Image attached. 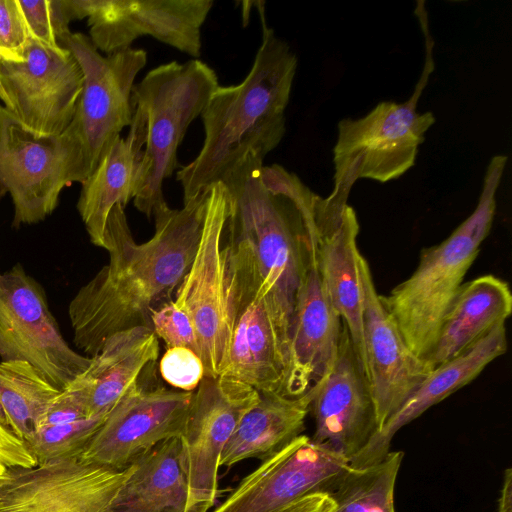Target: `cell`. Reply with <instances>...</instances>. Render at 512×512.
Listing matches in <instances>:
<instances>
[{
    "instance_id": "1",
    "label": "cell",
    "mask_w": 512,
    "mask_h": 512,
    "mask_svg": "<svg viewBox=\"0 0 512 512\" xmlns=\"http://www.w3.org/2000/svg\"><path fill=\"white\" fill-rule=\"evenodd\" d=\"M208 197L209 187L181 209L168 207L155 215V232L142 244L134 241L125 208L112 209L104 237L109 263L69 303L77 348L92 358L120 331L152 329V311L171 300L193 261Z\"/></svg>"
},
{
    "instance_id": "2",
    "label": "cell",
    "mask_w": 512,
    "mask_h": 512,
    "mask_svg": "<svg viewBox=\"0 0 512 512\" xmlns=\"http://www.w3.org/2000/svg\"><path fill=\"white\" fill-rule=\"evenodd\" d=\"M262 18V42L237 85L218 86L201 113L204 141L196 158L176 174L183 202L222 180L247 158L264 161L286 132V108L297 56Z\"/></svg>"
},
{
    "instance_id": "3",
    "label": "cell",
    "mask_w": 512,
    "mask_h": 512,
    "mask_svg": "<svg viewBox=\"0 0 512 512\" xmlns=\"http://www.w3.org/2000/svg\"><path fill=\"white\" fill-rule=\"evenodd\" d=\"M218 86L214 69L198 59L160 64L134 84L126 138L135 155L134 206L148 219L169 207L164 181L179 166L177 150L188 127Z\"/></svg>"
},
{
    "instance_id": "4",
    "label": "cell",
    "mask_w": 512,
    "mask_h": 512,
    "mask_svg": "<svg viewBox=\"0 0 512 512\" xmlns=\"http://www.w3.org/2000/svg\"><path fill=\"white\" fill-rule=\"evenodd\" d=\"M507 159L502 154L491 158L474 211L444 241L421 251L410 277L381 295L408 347L423 360L491 230Z\"/></svg>"
},
{
    "instance_id": "5",
    "label": "cell",
    "mask_w": 512,
    "mask_h": 512,
    "mask_svg": "<svg viewBox=\"0 0 512 512\" xmlns=\"http://www.w3.org/2000/svg\"><path fill=\"white\" fill-rule=\"evenodd\" d=\"M423 2L415 10L425 40L423 70L410 98L404 102L383 101L357 119L337 124L333 148V189L328 197L348 203L360 179L381 183L399 178L415 165L425 134L435 123L432 112H419L418 102L434 70V41L428 28Z\"/></svg>"
},
{
    "instance_id": "6",
    "label": "cell",
    "mask_w": 512,
    "mask_h": 512,
    "mask_svg": "<svg viewBox=\"0 0 512 512\" xmlns=\"http://www.w3.org/2000/svg\"><path fill=\"white\" fill-rule=\"evenodd\" d=\"M227 233L232 245V337L221 376L259 393L284 395L292 318L274 296L250 245L228 228Z\"/></svg>"
},
{
    "instance_id": "7",
    "label": "cell",
    "mask_w": 512,
    "mask_h": 512,
    "mask_svg": "<svg viewBox=\"0 0 512 512\" xmlns=\"http://www.w3.org/2000/svg\"><path fill=\"white\" fill-rule=\"evenodd\" d=\"M229 214L227 188L212 184L195 256L173 300L193 324L204 377L210 378L223 373L232 337Z\"/></svg>"
},
{
    "instance_id": "8",
    "label": "cell",
    "mask_w": 512,
    "mask_h": 512,
    "mask_svg": "<svg viewBox=\"0 0 512 512\" xmlns=\"http://www.w3.org/2000/svg\"><path fill=\"white\" fill-rule=\"evenodd\" d=\"M86 178L81 146L68 129L37 137L0 105V196H11L14 228L46 219L61 191Z\"/></svg>"
},
{
    "instance_id": "9",
    "label": "cell",
    "mask_w": 512,
    "mask_h": 512,
    "mask_svg": "<svg viewBox=\"0 0 512 512\" xmlns=\"http://www.w3.org/2000/svg\"><path fill=\"white\" fill-rule=\"evenodd\" d=\"M211 0H55L60 23L87 18L90 40L106 55L131 48L149 35L197 59L201 28L212 9Z\"/></svg>"
},
{
    "instance_id": "10",
    "label": "cell",
    "mask_w": 512,
    "mask_h": 512,
    "mask_svg": "<svg viewBox=\"0 0 512 512\" xmlns=\"http://www.w3.org/2000/svg\"><path fill=\"white\" fill-rule=\"evenodd\" d=\"M59 44L74 55L84 76L67 129L81 146L88 177L122 129L131 124L132 88L147 63V53L131 47L103 56L89 37L78 32L69 33Z\"/></svg>"
},
{
    "instance_id": "11",
    "label": "cell",
    "mask_w": 512,
    "mask_h": 512,
    "mask_svg": "<svg viewBox=\"0 0 512 512\" xmlns=\"http://www.w3.org/2000/svg\"><path fill=\"white\" fill-rule=\"evenodd\" d=\"M259 400L256 389L223 376L203 377L193 391L179 437L188 483L184 512H209L214 506L223 450L242 417Z\"/></svg>"
},
{
    "instance_id": "12",
    "label": "cell",
    "mask_w": 512,
    "mask_h": 512,
    "mask_svg": "<svg viewBox=\"0 0 512 512\" xmlns=\"http://www.w3.org/2000/svg\"><path fill=\"white\" fill-rule=\"evenodd\" d=\"M134 469L79 457L15 468L0 480V512H108Z\"/></svg>"
},
{
    "instance_id": "13",
    "label": "cell",
    "mask_w": 512,
    "mask_h": 512,
    "mask_svg": "<svg viewBox=\"0 0 512 512\" xmlns=\"http://www.w3.org/2000/svg\"><path fill=\"white\" fill-rule=\"evenodd\" d=\"M192 395L138 381L108 412L79 458L126 469L161 442L181 436Z\"/></svg>"
},
{
    "instance_id": "14",
    "label": "cell",
    "mask_w": 512,
    "mask_h": 512,
    "mask_svg": "<svg viewBox=\"0 0 512 512\" xmlns=\"http://www.w3.org/2000/svg\"><path fill=\"white\" fill-rule=\"evenodd\" d=\"M7 109L37 137L61 135L70 125L83 90L82 69L70 52L61 56L31 40L23 63L0 61Z\"/></svg>"
},
{
    "instance_id": "15",
    "label": "cell",
    "mask_w": 512,
    "mask_h": 512,
    "mask_svg": "<svg viewBox=\"0 0 512 512\" xmlns=\"http://www.w3.org/2000/svg\"><path fill=\"white\" fill-rule=\"evenodd\" d=\"M349 467L345 456L300 435L262 461L212 512H278L315 492H328Z\"/></svg>"
},
{
    "instance_id": "16",
    "label": "cell",
    "mask_w": 512,
    "mask_h": 512,
    "mask_svg": "<svg viewBox=\"0 0 512 512\" xmlns=\"http://www.w3.org/2000/svg\"><path fill=\"white\" fill-rule=\"evenodd\" d=\"M0 325L25 360L58 389H66L90 365L62 337L41 286L20 264L0 276Z\"/></svg>"
},
{
    "instance_id": "17",
    "label": "cell",
    "mask_w": 512,
    "mask_h": 512,
    "mask_svg": "<svg viewBox=\"0 0 512 512\" xmlns=\"http://www.w3.org/2000/svg\"><path fill=\"white\" fill-rule=\"evenodd\" d=\"M358 266L363 288L364 371L380 430L430 370L405 342L377 292L369 263L361 253Z\"/></svg>"
},
{
    "instance_id": "18",
    "label": "cell",
    "mask_w": 512,
    "mask_h": 512,
    "mask_svg": "<svg viewBox=\"0 0 512 512\" xmlns=\"http://www.w3.org/2000/svg\"><path fill=\"white\" fill-rule=\"evenodd\" d=\"M310 390L309 413L315 420L311 440L332 447L349 462L379 427L367 377L344 325L333 367Z\"/></svg>"
},
{
    "instance_id": "19",
    "label": "cell",
    "mask_w": 512,
    "mask_h": 512,
    "mask_svg": "<svg viewBox=\"0 0 512 512\" xmlns=\"http://www.w3.org/2000/svg\"><path fill=\"white\" fill-rule=\"evenodd\" d=\"M342 328L323 285L315 250L306 244L290 333L285 396L305 394L329 373L337 358Z\"/></svg>"
},
{
    "instance_id": "20",
    "label": "cell",
    "mask_w": 512,
    "mask_h": 512,
    "mask_svg": "<svg viewBox=\"0 0 512 512\" xmlns=\"http://www.w3.org/2000/svg\"><path fill=\"white\" fill-rule=\"evenodd\" d=\"M507 347L505 323H500L465 352L430 371L349 465L361 468L380 462L391 451L392 439L402 427L472 382L492 361L505 354Z\"/></svg>"
},
{
    "instance_id": "21",
    "label": "cell",
    "mask_w": 512,
    "mask_h": 512,
    "mask_svg": "<svg viewBox=\"0 0 512 512\" xmlns=\"http://www.w3.org/2000/svg\"><path fill=\"white\" fill-rule=\"evenodd\" d=\"M158 355L153 329L138 326L120 331L104 342L88 368L67 388L77 394L88 418L106 415Z\"/></svg>"
},
{
    "instance_id": "22",
    "label": "cell",
    "mask_w": 512,
    "mask_h": 512,
    "mask_svg": "<svg viewBox=\"0 0 512 512\" xmlns=\"http://www.w3.org/2000/svg\"><path fill=\"white\" fill-rule=\"evenodd\" d=\"M512 313L508 283L492 274L463 283L424 360L430 371L459 356Z\"/></svg>"
},
{
    "instance_id": "23",
    "label": "cell",
    "mask_w": 512,
    "mask_h": 512,
    "mask_svg": "<svg viewBox=\"0 0 512 512\" xmlns=\"http://www.w3.org/2000/svg\"><path fill=\"white\" fill-rule=\"evenodd\" d=\"M359 230L356 212L349 206L341 222L320 237L315 253L327 295L349 333L364 370L363 288L357 246Z\"/></svg>"
},
{
    "instance_id": "24",
    "label": "cell",
    "mask_w": 512,
    "mask_h": 512,
    "mask_svg": "<svg viewBox=\"0 0 512 512\" xmlns=\"http://www.w3.org/2000/svg\"><path fill=\"white\" fill-rule=\"evenodd\" d=\"M312 391L299 397L260 393L259 402L240 420L227 442L220 467L240 461L269 458L303 434Z\"/></svg>"
},
{
    "instance_id": "25",
    "label": "cell",
    "mask_w": 512,
    "mask_h": 512,
    "mask_svg": "<svg viewBox=\"0 0 512 512\" xmlns=\"http://www.w3.org/2000/svg\"><path fill=\"white\" fill-rule=\"evenodd\" d=\"M134 463L108 512H184L188 483L179 437L161 442Z\"/></svg>"
},
{
    "instance_id": "26",
    "label": "cell",
    "mask_w": 512,
    "mask_h": 512,
    "mask_svg": "<svg viewBox=\"0 0 512 512\" xmlns=\"http://www.w3.org/2000/svg\"><path fill=\"white\" fill-rule=\"evenodd\" d=\"M136 186L134 152L127 138L118 136L81 183L77 210L92 244L104 249L110 212L119 205L125 208L134 199Z\"/></svg>"
},
{
    "instance_id": "27",
    "label": "cell",
    "mask_w": 512,
    "mask_h": 512,
    "mask_svg": "<svg viewBox=\"0 0 512 512\" xmlns=\"http://www.w3.org/2000/svg\"><path fill=\"white\" fill-rule=\"evenodd\" d=\"M60 392L29 361L0 362V416L23 440L37 430L47 406Z\"/></svg>"
},
{
    "instance_id": "28",
    "label": "cell",
    "mask_w": 512,
    "mask_h": 512,
    "mask_svg": "<svg viewBox=\"0 0 512 512\" xmlns=\"http://www.w3.org/2000/svg\"><path fill=\"white\" fill-rule=\"evenodd\" d=\"M403 457V451H390L376 464L349 465L328 491L333 512H396L395 485Z\"/></svg>"
},
{
    "instance_id": "29",
    "label": "cell",
    "mask_w": 512,
    "mask_h": 512,
    "mask_svg": "<svg viewBox=\"0 0 512 512\" xmlns=\"http://www.w3.org/2000/svg\"><path fill=\"white\" fill-rule=\"evenodd\" d=\"M106 415L43 426L34 431L25 442L38 464L80 457Z\"/></svg>"
},
{
    "instance_id": "30",
    "label": "cell",
    "mask_w": 512,
    "mask_h": 512,
    "mask_svg": "<svg viewBox=\"0 0 512 512\" xmlns=\"http://www.w3.org/2000/svg\"><path fill=\"white\" fill-rule=\"evenodd\" d=\"M30 42L18 0H0V61L23 63Z\"/></svg>"
},
{
    "instance_id": "31",
    "label": "cell",
    "mask_w": 512,
    "mask_h": 512,
    "mask_svg": "<svg viewBox=\"0 0 512 512\" xmlns=\"http://www.w3.org/2000/svg\"><path fill=\"white\" fill-rule=\"evenodd\" d=\"M152 329L167 348L187 347L198 355L195 330L189 316L173 300L167 301L151 313Z\"/></svg>"
},
{
    "instance_id": "32",
    "label": "cell",
    "mask_w": 512,
    "mask_h": 512,
    "mask_svg": "<svg viewBox=\"0 0 512 512\" xmlns=\"http://www.w3.org/2000/svg\"><path fill=\"white\" fill-rule=\"evenodd\" d=\"M162 378L180 391H194L204 377L200 357L187 347L167 348L159 364Z\"/></svg>"
},
{
    "instance_id": "33",
    "label": "cell",
    "mask_w": 512,
    "mask_h": 512,
    "mask_svg": "<svg viewBox=\"0 0 512 512\" xmlns=\"http://www.w3.org/2000/svg\"><path fill=\"white\" fill-rule=\"evenodd\" d=\"M18 4L31 40L61 56L70 54L57 41L51 0H18Z\"/></svg>"
},
{
    "instance_id": "34",
    "label": "cell",
    "mask_w": 512,
    "mask_h": 512,
    "mask_svg": "<svg viewBox=\"0 0 512 512\" xmlns=\"http://www.w3.org/2000/svg\"><path fill=\"white\" fill-rule=\"evenodd\" d=\"M38 465L25 440L20 438L0 416V480L9 471Z\"/></svg>"
},
{
    "instance_id": "35",
    "label": "cell",
    "mask_w": 512,
    "mask_h": 512,
    "mask_svg": "<svg viewBox=\"0 0 512 512\" xmlns=\"http://www.w3.org/2000/svg\"><path fill=\"white\" fill-rule=\"evenodd\" d=\"M84 418H88V416L83 403L74 391L66 388L51 400L40 419L38 428Z\"/></svg>"
},
{
    "instance_id": "36",
    "label": "cell",
    "mask_w": 512,
    "mask_h": 512,
    "mask_svg": "<svg viewBox=\"0 0 512 512\" xmlns=\"http://www.w3.org/2000/svg\"><path fill=\"white\" fill-rule=\"evenodd\" d=\"M0 356L2 361L25 360L20 349L13 343L11 337L0 325Z\"/></svg>"
},
{
    "instance_id": "37",
    "label": "cell",
    "mask_w": 512,
    "mask_h": 512,
    "mask_svg": "<svg viewBox=\"0 0 512 512\" xmlns=\"http://www.w3.org/2000/svg\"><path fill=\"white\" fill-rule=\"evenodd\" d=\"M497 512H512V469L504 471Z\"/></svg>"
},
{
    "instance_id": "38",
    "label": "cell",
    "mask_w": 512,
    "mask_h": 512,
    "mask_svg": "<svg viewBox=\"0 0 512 512\" xmlns=\"http://www.w3.org/2000/svg\"><path fill=\"white\" fill-rule=\"evenodd\" d=\"M0 99L4 103V105H5L4 107L6 109H9L10 108V102H9V100H8L6 94H5V91H4L1 83H0Z\"/></svg>"
},
{
    "instance_id": "39",
    "label": "cell",
    "mask_w": 512,
    "mask_h": 512,
    "mask_svg": "<svg viewBox=\"0 0 512 512\" xmlns=\"http://www.w3.org/2000/svg\"><path fill=\"white\" fill-rule=\"evenodd\" d=\"M0 198H1V196H0ZM0 276H1V273H0Z\"/></svg>"
}]
</instances>
